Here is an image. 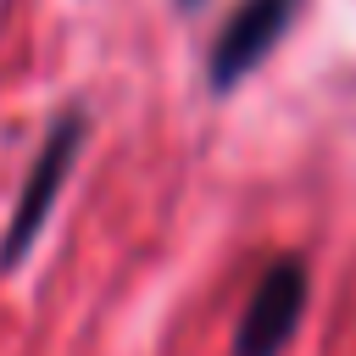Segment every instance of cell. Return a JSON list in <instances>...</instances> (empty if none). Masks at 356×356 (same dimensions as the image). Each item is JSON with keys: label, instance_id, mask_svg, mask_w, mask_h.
Instances as JSON below:
<instances>
[{"label": "cell", "instance_id": "6da1fadb", "mask_svg": "<svg viewBox=\"0 0 356 356\" xmlns=\"http://www.w3.org/2000/svg\"><path fill=\"white\" fill-rule=\"evenodd\" d=\"M83 139H89V117H83L78 106H67V111L56 117V128L44 134L28 178H22L11 228H6V239H0V273H11V267L33 250V239L44 234V222H50V211H56V195H61V184L72 178V161H78Z\"/></svg>", "mask_w": 356, "mask_h": 356}, {"label": "cell", "instance_id": "7a4b0ae2", "mask_svg": "<svg viewBox=\"0 0 356 356\" xmlns=\"http://www.w3.org/2000/svg\"><path fill=\"white\" fill-rule=\"evenodd\" d=\"M306 300H312V273H306V261H300V256H278V261L256 278V289H250V300H245V312H239L234 356H284V345L295 339V328H300V317H306Z\"/></svg>", "mask_w": 356, "mask_h": 356}, {"label": "cell", "instance_id": "3957f363", "mask_svg": "<svg viewBox=\"0 0 356 356\" xmlns=\"http://www.w3.org/2000/svg\"><path fill=\"white\" fill-rule=\"evenodd\" d=\"M300 6H306V0H239V6L228 11L222 33L211 39L206 83H211L217 95L234 89V83H245V78L267 61V50L289 33V22L300 17Z\"/></svg>", "mask_w": 356, "mask_h": 356}]
</instances>
